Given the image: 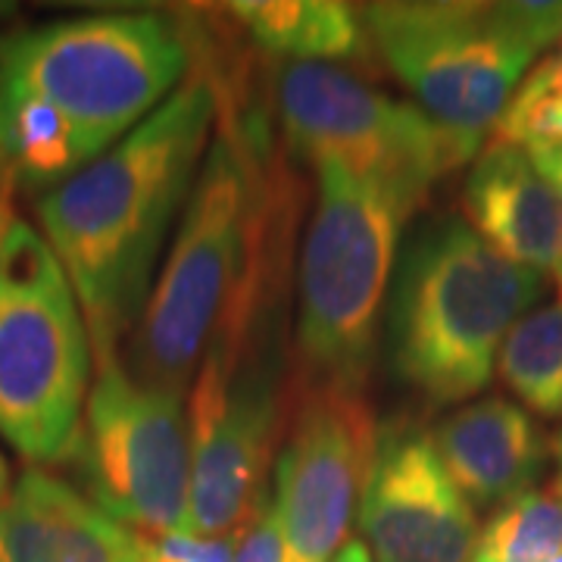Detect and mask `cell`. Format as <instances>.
Wrapping results in <instances>:
<instances>
[{
	"mask_svg": "<svg viewBox=\"0 0 562 562\" xmlns=\"http://www.w3.org/2000/svg\"><path fill=\"white\" fill-rule=\"evenodd\" d=\"M562 553V501L528 491L479 531L472 562H550Z\"/></svg>",
	"mask_w": 562,
	"mask_h": 562,
	"instance_id": "18",
	"label": "cell"
},
{
	"mask_svg": "<svg viewBox=\"0 0 562 562\" xmlns=\"http://www.w3.org/2000/svg\"><path fill=\"white\" fill-rule=\"evenodd\" d=\"M357 519L375 562H472L479 543L475 506L447 475L431 435L409 422L379 431Z\"/></svg>",
	"mask_w": 562,
	"mask_h": 562,
	"instance_id": "12",
	"label": "cell"
},
{
	"mask_svg": "<svg viewBox=\"0 0 562 562\" xmlns=\"http://www.w3.org/2000/svg\"><path fill=\"white\" fill-rule=\"evenodd\" d=\"M276 106L303 160L382 184L416 210L447 172L472 162L416 103L394 101L335 63H284Z\"/></svg>",
	"mask_w": 562,
	"mask_h": 562,
	"instance_id": "9",
	"label": "cell"
},
{
	"mask_svg": "<svg viewBox=\"0 0 562 562\" xmlns=\"http://www.w3.org/2000/svg\"><path fill=\"white\" fill-rule=\"evenodd\" d=\"M235 560V535L225 538H198V535H166L147 541L140 562H232Z\"/></svg>",
	"mask_w": 562,
	"mask_h": 562,
	"instance_id": "21",
	"label": "cell"
},
{
	"mask_svg": "<svg viewBox=\"0 0 562 562\" xmlns=\"http://www.w3.org/2000/svg\"><path fill=\"white\" fill-rule=\"evenodd\" d=\"M7 184H10V181L3 179V172H0V191H3V188H7Z\"/></svg>",
	"mask_w": 562,
	"mask_h": 562,
	"instance_id": "28",
	"label": "cell"
},
{
	"mask_svg": "<svg viewBox=\"0 0 562 562\" xmlns=\"http://www.w3.org/2000/svg\"><path fill=\"white\" fill-rule=\"evenodd\" d=\"M543 294V276L441 220L403 247L387 297V362L425 401L462 403L494 379L509 328Z\"/></svg>",
	"mask_w": 562,
	"mask_h": 562,
	"instance_id": "3",
	"label": "cell"
},
{
	"mask_svg": "<svg viewBox=\"0 0 562 562\" xmlns=\"http://www.w3.org/2000/svg\"><path fill=\"white\" fill-rule=\"evenodd\" d=\"M147 538L72 484L25 469L0 503V562H140Z\"/></svg>",
	"mask_w": 562,
	"mask_h": 562,
	"instance_id": "14",
	"label": "cell"
},
{
	"mask_svg": "<svg viewBox=\"0 0 562 562\" xmlns=\"http://www.w3.org/2000/svg\"><path fill=\"white\" fill-rule=\"evenodd\" d=\"M331 562H375V560H372L369 547H366L362 541H347Z\"/></svg>",
	"mask_w": 562,
	"mask_h": 562,
	"instance_id": "24",
	"label": "cell"
},
{
	"mask_svg": "<svg viewBox=\"0 0 562 562\" xmlns=\"http://www.w3.org/2000/svg\"><path fill=\"white\" fill-rule=\"evenodd\" d=\"M220 110L216 81L188 76L135 132L35 203L44 241L79 297L98 366L116 360L120 338L138 325L162 241L201 176Z\"/></svg>",
	"mask_w": 562,
	"mask_h": 562,
	"instance_id": "1",
	"label": "cell"
},
{
	"mask_svg": "<svg viewBox=\"0 0 562 562\" xmlns=\"http://www.w3.org/2000/svg\"><path fill=\"white\" fill-rule=\"evenodd\" d=\"M550 562H562V553H560V557H557V560H550Z\"/></svg>",
	"mask_w": 562,
	"mask_h": 562,
	"instance_id": "29",
	"label": "cell"
},
{
	"mask_svg": "<svg viewBox=\"0 0 562 562\" xmlns=\"http://www.w3.org/2000/svg\"><path fill=\"white\" fill-rule=\"evenodd\" d=\"M465 225L501 257L535 272L562 266V188L543 176L525 147L491 140L462 184Z\"/></svg>",
	"mask_w": 562,
	"mask_h": 562,
	"instance_id": "13",
	"label": "cell"
},
{
	"mask_svg": "<svg viewBox=\"0 0 562 562\" xmlns=\"http://www.w3.org/2000/svg\"><path fill=\"white\" fill-rule=\"evenodd\" d=\"M491 135L525 150L562 140V41L531 66Z\"/></svg>",
	"mask_w": 562,
	"mask_h": 562,
	"instance_id": "19",
	"label": "cell"
},
{
	"mask_svg": "<svg viewBox=\"0 0 562 562\" xmlns=\"http://www.w3.org/2000/svg\"><path fill=\"white\" fill-rule=\"evenodd\" d=\"M503 384L543 419H562V297L525 313L497 357Z\"/></svg>",
	"mask_w": 562,
	"mask_h": 562,
	"instance_id": "17",
	"label": "cell"
},
{
	"mask_svg": "<svg viewBox=\"0 0 562 562\" xmlns=\"http://www.w3.org/2000/svg\"><path fill=\"white\" fill-rule=\"evenodd\" d=\"M279 288V266L244 288L194 375L184 535H235L266 494V469L284 419Z\"/></svg>",
	"mask_w": 562,
	"mask_h": 562,
	"instance_id": "5",
	"label": "cell"
},
{
	"mask_svg": "<svg viewBox=\"0 0 562 562\" xmlns=\"http://www.w3.org/2000/svg\"><path fill=\"white\" fill-rule=\"evenodd\" d=\"M7 494H10V469H7V462L0 457V503H3Z\"/></svg>",
	"mask_w": 562,
	"mask_h": 562,
	"instance_id": "26",
	"label": "cell"
},
{
	"mask_svg": "<svg viewBox=\"0 0 562 562\" xmlns=\"http://www.w3.org/2000/svg\"><path fill=\"white\" fill-rule=\"evenodd\" d=\"M260 128L222 116L181 210L169 257L132 335L128 372L184 397L232 301L279 254V184L266 179Z\"/></svg>",
	"mask_w": 562,
	"mask_h": 562,
	"instance_id": "2",
	"label": "cell"
},
{
	"mask_svg": "<svg viewBox=\"0 0 562 562\" xmlns=\"http://www.w3.org/2000/svg\"><path fill=\"white\" fill-rule=\"evenodd\" d=\"M13 206H10V184L0 191V247H3V238H7V232H10V225H13Z\"/></svg>",
	"mask_w": 562,
	"mask_h": 562,
	"instance_id": "25",
	"label": "cell"
},
{
	"mask_svg": "<svg viewBox=\"0 0 562 562\" xmlns=\"http://www.w3.org/2000/svg\"><path fill=\"white\" fill-rule=\"evenodd\" d=\"M553 279H557V291H560V297H562V266L553 272Z\"/></svg>",
	"mask_w": 562,
	"mask_h": 562,
	"instance_id": "27",
	"label": "cell"
},
{
	"mask_svg": "<svg viewBox=\"0 0 562 562\" xmlns=\"http://www.w3.org/2000/svg\"><path fill=\"white\" fill-rule=\"evenodd\" d=\"M69 460L85 497L135 535L188 531L191 431L181 394L138 382L120 360L101 362Z\"/></svg>",
	"mask_w": 562,
	"mask_h": 562,
	"instance_id": "10",
	"label": "cell"
},
{
	"mask_svg": "<svg viewBox=\"0 0 562 562\" xmlns=\"http://www.w3.org/2000/svg\"><path fill=\"white\" fill-rule=\"evenodd\" d=\"M91 362L72 281L44 235L16 216L0 247V435L25 460L72 457Z\"/></svg>",
	"mask_w": 562,
	"mask_h": 562,
	"instance_id": "8",
	"label": "cell"
},
{
	"mask_svg": "<svg viewBox=\"0 0 562 562\" xmlns=\"http://www.w3.org/2000/svg\"><path fill=\"white\" fill-rule=\"evenodd\" d=\"M447 475L472 506H497L535 491L550 443L519 403L487 397L438 422L431 431Z\"/></svg>",
	"mask_w": 562,
	"mask_h": 562,
	"instance_id": "15",
	"label": "cell"
},
{
	"mask_svg": "<svg viewBox=\"0 0 562 562\" xmlns=\"http://www.w3.org/2000/svg\"><path fill=\"white\" fill-rule=\"evenodd\" d=\"M528 157H531V162L541 169L547 179L553 181L557 188H562V140L541 144V147H528Z\"/></svg>",
	"mask_w": 562,
	"mask_h": 562,
	"instance_id": "22",
	"label": "cell"
},
{
	"mask_svg": "<svg viewBox=\"0 0 562 562\" xmlns=\"http://www.w3.org/2000/svg\"><path fill=\"white\" fill-rule=\"evenodd\" d=\"M319 201L297 262V357L303 384L362 391L379 319L397 272L413 203L338 166H319Z\"/></svg>",
	"mask_w": 562,
	"mask_h": 562,
	"instance_id": "7",
	"label": "cell"
},
{
	"mask_svg": "<svg viewBox=\"0 0 562 562\" xmlns=\"http://www.w3.org/2000/svg\"><path fill=\"white\" fill-rule=\"evenodd\" d=\"M191 76V41L160 13H94L0 41V85L57 113L94 162Z\"/></svg>",
	"mask_w": 562,
	"mask_h": 562,
	"instance_id": "6",
	"label": "cell"
},
{
	"mask_svg": "<svg viewBox=\"0 0 562 562\" xmlns=\"http://www.w3.org/2000/svg\"><path fill=\"white\" fill-rule=\"evenodd\" d=\"M375 419L362 391L303 384L276 453V494L288 562H331L360 506L375 450Z\"/></svg>",
	"mask_w": 562,
	"mask_h": 562,
	"instance_id": "11",
	"label": "cell"
},
{
	"mask_svg": "<svg viewBox=\"0 0 562 562\" xmlns=\"http://www.w3.org/2000/svg\"><path fill=\"white\" fill-rule=\"evenodd\" d=\"M550 460H553V479H550V494L562 501V431L557 441H550Z\"/></svg>",
	"mask_w": 562,
	"mask_h": 562,
	"instance_id": "23",
	"label": "cell"
},
{
	"mask_svg": "<svg viewBox=\"0 0 562 562\" xmlns=\"http://www.w3.org/2000/svg\"><path fill=\"white\" fill-rule=\"evenodd\" d=\"M366 35L416 106L475 160L506 103L562 41V0H382Z\"/></svg>",
	"mask_w": 562,
	"mask_h": 562,
	"instance_id": "4",
	"label": "cell"
},
{
	"mask_svg": "<svg viewBox=\"0 0 562 562\" xmlns=\"http://www.w3.org/2000/svg\"><path fill=\"white\" fill-rule=\"evenodd\" d=\"M232 562H288L284 560V538H281L279 516H276L269 491L254 503L247 519L238 525V531H235V560Z\"/></svg>",
	"mask_w": 562,
	"mask_h": 562,
	"instance_id": "20",
	"label": "cell"
},
{
	"mask_svg": "<svg viewBox=\"0 0 562 562\" xmlns=\"http://www.w3.org/2000/svg\"><path fill=\"white\" fill-rule=\"evenodd\" d=\"M262 50L288 63H335L360 57L366 22L341 0H238L225 7Z\"/></svg>",
	"mask_w": 562,
	"mask_h": 562,
	"instance_id": "16",
	"label": "cell"
}]
</instances>
